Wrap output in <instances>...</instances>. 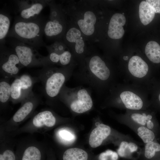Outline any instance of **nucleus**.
I'll list each match as a JSON object with an SVG mask.
<instances>
[{
	"label": "nucleus",
	"instance_id": "nucleus-20",
	"mask_svg": "<svg viewBox=\"0 0 160 160\" xmlns=\"http://www.w3.org/2000/svg\"><path fill=\"white\" fill-rule=\"evenodd\" d=\"M120 96L125 107L128 109L138 110L143 108V102L142 100L133 92L124 91L120 94Z\"/></svg>",
	"mask_w": 160,
	"mask_h": 160
},
{
	"label": "nucleus",
	"instance_id": "nucleus-30",
	"mask_svg": "<svg viewBox=\"0 0 160 160\" xmlns=\"http://www.w3.org/2000/svg\"><path fill=\"white\" fill-rule=\"evenodd\" d=\"M117 153L120 157L130 158L133 153L130 147V142L123 140L117 150Z\"/></svg>",
	"mask_w": 160,
	"mask_h": 160
},
{
	"label": "nucleus",
	"instance_id": "nucleus-10",
	"mask_svg": "<svg viewBox=\"0 0 160 160\" xmlns=\"http://www.w3.org/2000/svg\"><path fill=\"white\" fill-rule=\"evenodd\" d=\"M57 119L54 113L49 109H44L35 114L26 124L11 134L15 135L23 133H33L47 131L56 124Z\"/></svg>",
	"mask_w": 160,
	"mask_h": 160
},
{
	"label": "nucleus",
	"instance_id": "nucleus-26",
	"mask_svg": "<svg viewBox=\"0 0 160 160\" xmlns=\"http://www.w3.org/2000/svg\"><path fill=\"white\" fill-rule=\"evenodd\" d=\"M10 79L1 78L0 80V103L2 108L5 107L10 101L11 95V84Z\"/></svg>",
	"mask_w": 160,
	"mask_h": 160
},
{
	"label": "nucleus",
	"instance_id": "nucleus-29",
	"mask_svg": "<svg viewBox=\"0 0 160 160\" xmlns=\"http://www.w3.org/2000/svg\"><path fill=\"white\" fill-rule=\"evenodd\" d=\"M45 47L48 53L54 52L61 54L66 50H69L62 40L55 41L52 44L47 45Z\"/></svg>",
	"mask_w": 160,
	"mask_h": 160
},
{
	"label": "nucleus",
	"instance_id": "nucleus-34",
	"mask_svg": "<svg viewBox=\"0 0 160 160\" xmlns=\"http://www.w3.org/2000/svg\"><path fill=\"white\" fill-rule=\"evenodd\" d=\"M46 156H47V160H52L51 156L48 151H46Z\"/></svg>",
	"mask_w": 160,
	"mask_h": 160
},
{
	"label": "nucleus",
	"instance_id": "nucleus-14",
	"mask_svg": "<svg viewBox=\"0 0 160 160\" xmlns=\"http://www.w3.org/2000/svg\"><path fill=\"white\" fill-rule=\"evenodd\" d=\"M46 150L34 142L24 145L16 153L17 160H44Z\"/></svg>",
	"mask_w": 160,
	"mask_h": 160
},
{
	"label": "nucleus",
	"instance_id": "nucleus-18",
	"mask_svg": "<svg viewBox=\"0 0 160 160\" xmlns=\"http://www.w3.org/2000/svg\"><path fill=\"white\" fill-rule=\"evenodd\" d=\"M128 68L132 76L138 78L146 76L149 70L147 63L138 56H134L131 58L129 62Z\"/></svg>",
	"mask_w": 160,
	"mask_h": 160
},
{
	"label": "nucleus",
	"instance_id": "nucleus-9",
	"mask_svg": "<svg viewBox=\"0 0 160 160\" xmlns=\"http://www.w3.org/2000/svg\"><path fill=\"white\" fill-rule=\"evenodd\" d=\"M40 102L38 96L33 92L31 93L21 102L20 107L12 117L4 124L3 132L4 135L10 136L16 131L19 125L33 113Z\"/></svg>",
	"mask_w": 160,
	"mask_h": 160
},
{
	"label": "nucleus",
	"instance_id": "nucleus-22",
	"mask_svg": "<svg viewBox=\"0 0 160 160\" xmlns=\"http://www.w3.org/2000/svg\"><path fill=\"white\" fill-rule=\"evenodd\" d=\"M9 10L3 8L0 11V44H5L6 39L9 30L11 16Z\"/></svg>",
	"mask_w": 160,
	"mask_h": 160
},
{
	"label": "nucleus",
	"instance_id": "nucleus-24",
	"mask_svg": "<svg viewBox=\"0 0 160 160\" xmlns=\"http://www.w3.org/2000/svg\"><path fill=\"white\" fill-rule=\"evenodd\" d=\"M128 125L135 130L138 135L145 144L156 140V134L152 130L146 127L129 122Z\"/></svg>",
	"mask_w": 160,
	"mask_h": 160
},
{
	"label": "nucleus",
	"instance_id": "nucleus-33",
	"mask_svg": "<svg viewBox=\"0 0 160 160\" xmlns=\"http://www.w3.org/2000/svg\"><path fill=\"white\" fill-rule=\"evenodd\" d=\"M145 1L155 13H160V0H147Z\"/></svg>",
	"mask_w": 160,
	"mask_h": 160
},
{
	"label": "nucleus",
	"instance_id": "nucleus-8",
	"mask_svg": "<svg viewBox=\"0 0 160 160\" xmlns=\"http://www.w3.org/2000/svg\"><path fill=\"white\" fill-rule=\"evenodd\" d=\"M62 40L71 53L77 65L82 64L89 49L87 47V41L81 31L68 22Z\"/></svg>",
	"mask_w": 160,
	"mask_h": 160
},
{
	"label": "nucleus",
	"instance_id": "nucleus-3",
	"mask_svg": "<svg viewBox=\"0 0 160 160\" xmlns=\"http://www.w3.org/2000/svg\"><path fill=\"white\" fill-rule=\"evenodd\" d=\"M79 66L77 75L79 80L96 92L100 83L108 80L111 75L106 63L97 52L91 49L83 63Z\"/></svg>",
	"mask_w": 160,
	"mask_h": 160
},
{
	"label": "nucleus",
	"instance_id": "nucleus-7",
	"mask_svg": "<svg viewBox=\"0 0 160 160\" xmlns=\"http://www.w3.org/2000/svg\"><path fill=\"white\" fill-rule=\"evenodd\" d=\"M8 38L6 39V43L14 50L24 67L48 65L47 56L41 55L36 49L16 39Z\"/></svg>",
	"mask_w": 160,
	"mask_h": 160
},
{
	"label": "nucleus",
	"instance_id": "nucleus-16",
	"mask_svg": "<svg viewBox=\"0 0 160 160\" xmlns=\"http://www.w3.org/2000/svg\"><path fill=\"white\" fill-rule=\"evenodd\" d=\"M111 131V129L108 126L103 124H99L90 134L89 139L90 146L95 148L100 146L109 136Z\"/></svg>",
	"mask_w": 160,
	"mask_h": 160
},
{
	"label": "nucleus",
	"instance_id": "nucleus-5",
	"mask_svg": "<svg viewBox=\"0 0 160 160\" xmlns=\"http://www.w3.org/2000/svg\"><path fill=\"white\" fill-rule=\"evenodd\" d=\"M58 98L69 105L73 111L78 113L89 110L93 105L89 89L82 86L71 88L65 84L60 90Z\"/></svg>",
	"mask_w": 160,
	"mask_h": 160
},
{
	"label": "nucleus",
	"instance_id": "nucleus-31",
	"mask_svg": "<svg viewBox=\"0 0 160 160\" xmlns=\"http://www.w3.org/2000/svg\"><path fill=\"white\" fill-rule=\"evenodd\" d=\"M58 134L60 139L64 143H71L75 140L74 135L66 129H62L60 130Z\"/></svg>",
	"mask_w": 160,
	"mask_h": 160
},
{
	"label": "nucleus",
	"instance_id": "nucleus-13",
	"mask_svg": "<svg viewBox=\"0 0 160 160\" xmlns=\"http://www.w3.org/2000/svg\"><path fill=\"white\" fill-rule=\"evenodd\" d=\"M51 0H18L15 1L18 16L24 19H29L40 15L42 9L48 5Z\"/></svg>",
	"mask_w": 160,
	"mask_h": 160
},
{
	"label": "nucleus",
	"instance_id": "nucleus-11",
	"mask_svg": "<svg viewBox=\"0 0 160 160\" xmlns=\"http://www.w3.org/2000/svg\"><path fill=\"white\" fill-rule=\"evenodd\" d=\"M23 67L12 48L5 44H0V72L3 78H15Z\"/></svg>",
	"mask_w": 160,
	"mask_h": 160
},
{
	"label": "nucleus",
	"instance_id": "nucleus-2",
	"mask_svg": "<svg viewBox=\"0 0 160 160\" xmlns=\"http://www.w3.org/2000/svg\"><path fill=\"white\" fill-rule=\"evenodd\" d=\"M47 19L40 15L29 19L17 16L7 37L16 39L36 49L45 47L42 37Z\"/></svg>",
	"mask_w": 160,
	"mask_h": 160
},
{
	"label": "nucleus",
	"instance_id": "nucleus-4",
	"mask_svg": "<svg viewBox=\"0 0 160 160\" xmlns=\"http://www.w3.org/2000/svg\"><path fill=\"white\" fill-rule=\"evenodd\" d=\"M77 65L75 62L65 67H58L55 65L43 67L38 77L42 83L47 98L51 100L58 97L62 88L72 75Z\"/></svg>",
	"mask_w": 160,
	"mask_h": 160
},
{
	"label": "nucleus",
	"instance_id": "nucleus-21",
	"mask_svg": "<svg viewBox=\"0 0 160 160\" xmlns=\"http://www.w3.org/2000/svg\"><path fill=\"white\" fill-rule=\"evenodd\" d=\"M140 160H160V143L156 140L145 144Z\"/></svg>",
	"mask_w": 160,
	"mask_h": 160
},
{
	"label": "nucleus",
	"instance_id": "nucleus-28",
	"mask_svg": "<svg viewBox=\"0 0 160 160\" xmlns=\"http://www.w3.org/2000/svg\"><path fill=\"white\" fill-rule=\"evenodd\" d=\"M145 52L151 62L155 63H160V46L156 42L149 41L145 46Z\"/></svg>",
	"mask_w": 160,
	"mask_h": 160
},
{
	"label": "nucleus",
	"instance_id": "nucleus-35",
	"mask_svg": "<svg viewBox=\"0 0 160 160\" xmlns=\"http://www.w3.org/2000/svg\"><path fill=\"white\" fill-rule=\"evenodd\" d=\"M157 99L158 102L160 105V90L159 91V92L158 93Z\"/></svg>",
	"mask_w": 160,
	"mask_h": 160
},
{
	"label": "nucleus",
	"instance_id": "nucleus-1",
	"mask_svg": "<svg viewBox=\"0 0 160 160\" xmlns=\"http://www.w3.org/2000/svg\"><path fill=\"white\" fill-rule=\"evenodd\" d=\"M63 9L68 22L81 32L86 41L95 43L100 21L97 1H65Z\"/></svg>",
	"mask_w": 160,
	"mask_h": 160
},
{
	"label": "nucleus",
	"instance_id": "nucleus-6",
	"mask_svg": "<svg viewBox=\"0 0 160 160\" xmlns=\"http://www.w3.org/2000/svg\"><path fill=\"white\" fill-rule=\"evenodd\" d=\"M50 14L44 26V35L48 40H62L68 24L67 17L62 4L51 1L49 4Z\"/></svg>",
	"mask_w": 160,
	"mask_h": 160
},
{
	"label": "nucleus",
	"instance_id": "nucleus-36",
	"mask_svg": "<svg viewBox=\"0 0 160 160\" xmlns=\"http://www.w3.org/2000/svg\"><path fill=\"white\" fill-rule=\"evenodd\" d=\"M123 59H124V60H127V59H128V57L127 56H124V57H123Z\"/></svg>",
	"mask_w": 160,
	"mask_h": 160
},
{
	"label": "nucleus",
	"instance_id": "nucleus-23",
	"mask_svg": "<svg viewBox=\"0 0 160 160\" xmlns=\"http://www.w3.org/2000/svg\"><path fill=\"white\" fill-rule=\"evenodd\" d=\"M0 145V160H17L11 139L8 137L1 138Z\"/></svg>",
	"mask_w": 160,
	"mask_h": 160
},
{
	"label": "nucleus",
	"instance_id": "nucleus-17",
	"mask_svg": "<svg viewBox=\"0 0 160 160\" xmlns=\"http://www.w3.org/2000/svg\"><path fill=\"white\" fill-rule=\"evenodd\" d=\"M129 123L137 125L147 127L155 133L158 125L154 116L151 114L134 113L130 116Z\"/></svg>",
	"mask_w": 160,
	"mask_h": 160
},
{
	"label": "nucleus",
	"instance_id": "nucleus-27",
	"mask_svg": "<svg viewBox=\"0 0 160 160\" xmlns=\"http://www.w3.org/2000/svg\"><path fill=\"white\" fill-rule=\"evenodd\" d=\"M89 155L84 150L78 148H71L65 150L62 160H89Z\"/></svg>",
	"mask_w": 160,
	"mask_h": 160
},
{
	"label": "nucleus",
	"instance_id": "nucleus-15",
	"mask_svg": "<svg viewBox=\"0 0 160 160\" xmlns=\"http://www.w3.org/2000/svg\"><path fill=\"white\" fill-rule=\"evenodd\" d=\"M126 22L124 15L119 13H115L112 16L108 25L107 35L111 39H117L122 37L124 33L123 26Z\"/></svg>",
	"mask_w": 160,
	"mask_h": 160
},
{
	"label": "nucleus",
	"instance_id": "nucleus-19",
	"mask_svg": "<svg viewBox=\"0 0 160 160\" xmlns=\"http://www.w3.org/2000/svg\"><path fill=\"white\" fill-rule=\"evenodd\" d=\"M47 57L48 65H57L65 67L76 62L73 59L71 53L69 50L61 54L54 52L48 53Z\"/></svg>",
	"mask_w": 160,
	"mask_h": 160
},
{
	"label": "nucleus",
	"instance_id": "nucleus-32",
	"mask_svg": "<svg viewBox=\"0 0 160 160\" xmlns=\"http://www.w3.org/2000/svg\"><path fill=\"white\" fill-rule=\"evenodd\" d=\"M98 159L99 160H117L118 154L115 151L108 150L101 153Z\"/></svg>",
	"mask_w": 160,
	"mask_h": 160
},
{
	"label": "nucleus",
	"instance_id": "nucleus-12",
	"mask_svg": "<svg viewBox=\"0 0 160 160\" xmlns=\"http://www.w3.org/2000/svg\"><path fill=\"white\" fill-rule=\"evenodd\" d=\"M11 84L10 101L13 104L21 103L33 92L34 84L39 81L38 77L25 74L18 76Z\"/></svg>",
	"mask_w": 160,
	"mask_h": 160
},
{
	"label": "nucleus",
	"instance_id": "nucleus-25",
	"mask_svg": "<svg viewBox=\"0 0 160 160\" xmlns=\"http://www.w3.org/2000/svg\"><path fill=\"white\" fill-rule=\"evenodd\" d=\"M139 13L140 20L144 25L150 23L155 16L154 12L145 1H143L140 3Z\"/></svg>",
	"mask_w": 160,
	"mask_h": 160
}]
</instances>
